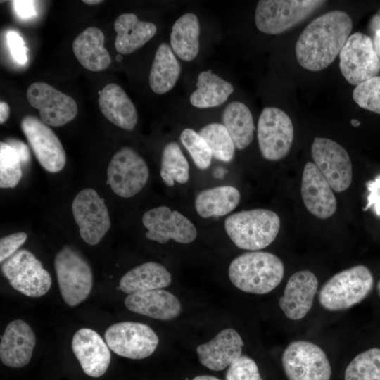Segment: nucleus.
I'll return each mask as SVG.
<instances>
[{"mask_svg": "<svg viewBox=\"0 0 380 380\" xmlns=\"http://www.w3.org/2000/svg\"><path fill=\"white\" fill-rule=\"evenodd\" d=\"M20 128L41 166L49 172H60L65 165L66 155L53 130L33 115L25 116Z\"/></svg>", "mask_w": 380, "mask_h": 380, "instance_id": "nucleus-15", "label": "nucleus"}, {"mask_svg": "<svg viewBox=\"0 0 380 380\" xmlns=\"http://www.w3.org/2000/svg\"><path fill=\"white\" fill-rule=\"evenodd\" d=\"M318 288L315 274L308 270L293 274L289 279L279 305L292 320L303 319L311 309Z\"/></svg>", "mask_w": 380, "mask_h": 380, "instance_id": "nucleus-20", "label": "nucleus"}, {"mask_svg": "<svg viewBox=\"0 0 380 380\" xmlns=\"http://www.w3.org/2000/svg\"><path fill=\"white\" fill-rule=\"evenodd\" d=\"M103 32L96 27H89L78 34L72 42V50L79 63L86 69L99 72L106 69L111 61L104 47Z\"/></svg>", "mask_w": 380, "mask_h": 380, "instance_id": "nucleus-26", "label": "nucleus"}, {"mask_svg": "<svg viewBox=\"0 0 380 380\" xmlns=\"http://www.w3.org/2000/svg\"><path fill=\"white\" fill-rule=\"evenodd\" d=\"M8 45L15 60L20 64L27 61V49L22 37L14 31H10L7 35Z\"/></svg>", "mask_w": 380, "mask_h": 380, "instance_id": "nucleus-42", "label": "nucleus"}, {"mask_svg": "<svg viewBox=\"0 0 380 380\" xmlns=\"http://www.w3.org/2000/svg\"><path fill=\"white\" fill-rule=\"evenodd\" d=\"M171 281L170 273L163 265L147 262L125 273L119 286L123 292L132 294L167 287Z\"/></svg>", "mask_w": 380, "mask_h": 380, "instance_id": "nucleus-27", "label": "nucleus"}, {"mask_svg": "<svg viewBox=\"0 0 380 380\" xmlns=\"http://www.w3.org/2000/svg\"><path fill=\"white\" fill-rule=\"evenodd\" d=\"M222 120L237 149H244L251 143L255 126L251 112L244 103H229L222 113Z\"/></svg>", "mask_w": 380, "mask_h": 380, "instance_id": "nucleus-32", "label": "nucleus"}, {"mask_svg": "<svg viewBox=\"0 0 380 380\" xmlns=\"http://www.w3.org/2000/svg\"><path fill=\"white\" fill-rule=\"evenodd\" d=\"M107 177L115 194L130 198L144 188L149 177V170L144 158L136 151L123 147L112 157Z\"/></svg>", "mask_w": 380, "mask_h": 380, "instance_id": "nucleus-12", "label": "nucleus"}, {"mask_svg": "<svg viewBox=\"0 0 380 380\" xmlns=\"http://www.w3.org/2000/svg\"><path fill=\"white\" fill-rule=\"evenodd\" d=\"M10 108L4 101L0 103V123H4L9 117Z\"/></svg>", "mask_w": 380, "mask_h": 380, "instance_id": "nucleus-45", "label": "nucleus"}, {"mask_svg": "<svg viewBox=\"0 0 380 380\" xmlns=\"http://www.w3.org/2000/svg\"><path fill=\"white\" fill-rule=\"evenodd\" d=\"M365 185L368 195L367 203L363 210L371 209L376 216L380 217V174L377 175L374 179L367 181Z\"/></svg>", "mask_w": 380, "mask_h": 380, "instance_id": "nucleus-41", "label": "nucleus"}, {"mask_svg": "<svg viewBox=\"0 0 380 380\" xmlns=\"http://www.w3.org/2000/svg\"><path fill=\"white\" fill-rule=\"evenodd\" d=\"M200 24L197 16L188 13L174 23L170 33V44L179 58L191 61L199 52Z\"/></svg>", "mask_w": 380, "mask_h": 380, "instance_id": "nucleus-30", "label": "nucleus"}, {"mask_svg": "<svg viewBox=\"0 0 380 380\" xmlns=\"http://www.w3.org/2000/svg\"><path fill=\"white\" fill-rule=\"evenodd\" d=\"M192 380H220L215 376L210 375H201L194 377Z\"/></svg>", "mask_w": 380, "mask_h": 380, "instance_id": "nucleus-46", "label": "nucleus"}, {"mask_svg": "<svg viewBox=\"0 0 380 380\" xmlns=\"http://www.w3.org/2000/svg\"><path fill=\"white\" fill-rule=\"evenodd\" d=\"M339 68L345 79L353 85L377 76L380 59L371 38L361 32L350 35L339 53Z\"/></svg>", "mask_w": 380, "mask_h": 380, "instance_id": "nucleus-9", "label": "nucleus"}, {"mask_svg": "<svg viewBox=\"0 0 380 380\" xmlns=\"http://www.w3.org/2000/svg\"><path fill=\"white\" fill-rule=\"evenodd\" d=\"M377 291H378L379 296L380 297V279L377 284Z\"/></svg>", "mask_w": 380, "mask_h": 380, "instance_id": "nucleus-49", "label": "nucleus"}, {"mask_svg": "<svg viewBox=\"0 0 380 380\" xmlns=\"http://www.w3.org/2000/svg\"><path fill=\"white\" fill-rule=\"evenodd\" d=\"M27 234L19 232L4 236L0 239V262H3L15 252L25 242Z\"/></svg>", "mask_w": 380, "mask_h": 380, "instance_id": "nucleus-40", "label": "nucleus"}, {"mask_svg": "<svg viewBox=\"0 0 380 380\" xmlns=\"http://www.w3.org/2000/svg\"><path fill=\"white\" fill-rule=\"evenodd\" d=\"M241 199L237 189L220 186L203 190L195 199V208L203 218L224 216L234 210Z\"/></svg>", "mask_w": 380, "mask_h": 380, "instance_id": "nucleus-29", "label": "nucleus"}, {"mask_svg": "<svg viewBox=\"0 0 380 380\" xmlns=\"http://www.w3.org/2000/svg\"><path fill=\"white\" fill-rule=\"evenodd\" d=\"M142 222L148 230L146 236L162 244L170 239L179 243H190L197 236L196 227L187 217L167 206H158L146 211Z\"/></svg>", "mask_w": 380, "mask_h": 380, "instance_id": "nucleus-17", "label": "nucleus"}, {"mask_svg": "<svg viewBox=\"0 0 380 380\" xmlns=\"http://www.w3.org/2000/svg\"><path fill=\"white\" fill-rule=\"evenodd\" d=\"M125 305L132 312L160 320L173 319L182 310L178 298L162 289L129 294Z\"/></svg>", "mask_w": 380, "mask_h": 380, "instance_id": "nucleus-23", "label": "nucleus"}, {"mask_svg": "<svg viewBox=\"0 0 380 380\" xmlns=\"http://www.w3.org/2000/svg\"><path fill=\"white\" fill-rule=\"evenodd\" d=\"M5 142L15 150L20 160L22 165H25L30 163V150L28 146L23 141L16 138H8Z\"/></svg>", "mask_w": 380, "mask_h": 380, "instance_id": "nucleus-43", "label": "nucleus"}, {"mask_svg": "<svg viewBox=\"0 0 380 380\" xmlns=\"http://www.w3.org/2000/svg\"><path fill=\"white\" fill-rule=\"evenodd\" d=\"M226 380H262L255 362L246 355H241L228 368Z\"/></svg>", "mask_w": 380, "mask_h": 380, "instance_id": "nucleus-39", "label": "nucleus"}, {"mask_svg": "<svg viewBox=\"0 0 380 380\" xmlns=\"http://www.w3.org/2000/svg\"><path fill=\"white\" fill-rule=\"evenodd\" d=\"M352 27L351 18L341 10L316 18L306 26L297 40L298 62L310 71L324 69L339 55Z\"/></svg>", "mask_w": 380, "mask_h": 380, "instance_id": "nucleus-1", "label": "nucleus"}, {"mask_svg": "<svg viewBox=\"0 0 380 380\" xmlns=\"http://www.w3.org/2000/svg\"><path fill=\"white\" fill-rule=\"evenodd\" d=\"M243 341L233 329L220 331L210 341L199 345L196 350L200 362L214 371L229 367L241 356Z\"/></svg>", "mask_w": 380, "mask_h": 380, "instance_id": "nucleus-22", "label": "nucleus"}, {"mask_svg": "<svg viewBox=\"0 0 380 380\" xmlns=\"http://www.w3.org/2000/svg\"><path fill=\"white\" fill-rule=\"evenodd\" d=\"M196 87L191 94L189 101L192 106L199 108L220 106L234 91V87L229 82L210 70L199 73Z\"/></svg>", "mask_w": 380, "mask_h": 380, "instance_id": "nucleus-31", "label": "nucleus"}, {"mask_svg": "<svg viewBox=\"0 0 380 380\" xmlns=\"http://www.w3.org/2000/svg\"><path fill=\"white\" fill-rule=\"evenodd\" d=\"M98 103L102 114L110 122L126 130L134 129L137 112L121 87L115 83L106 84L99 93Z\"/></svg>", "mask_w": 380, "mask_h": 380, "instance_id": "nucleus-24", "label": "nucleus"}, {"mask_svg": "<svg viewBox=\"0 0 380 380\" xmlns=\"http://www.w3.org/2000/svg\"><path fill=\"white\" fill-rule=\"evenodd\" d=\"M300 191L305 206L314 216L327 219L335 213L337 203L333 189L312 162L304 167Z\"/></svg>", "mask_w": 380, "mask_h": 380, "instance_id": "nucleus-19", "label": "nucleus"}, {"mask_svg": "<svg viewBox=\"0 0 380 380\" xmlns=\"http://www.w3.org/2000/svg\"><path fill=\"white\" fill-rule=\"evenodd\" d=\"M315 165L336 192L346 191L353 179V167L346 150L336 141L315 137L311 147Z\"/></svg>", "mask_w": 380, "mask_h": 380, "instance_id": "nucleus-14", "label": "nucleus"}, {"mask_svg": "<svg viewBox=\"0 0 380 380\" xmlns=\"http://www.w3.org/2000/svg\"><path fill=\"white\" fill-rule=\"evenodd\" d=\"M117 58H118L117 60H118V61H120V59H122V57H121V56H120V55H118V56H117Z\"/></svg>", "mask_w": 380, "mask_h": 380, "instance_id": "nucleus-50", "label": "nucleus"}, {"mask_svg": "<svg viewBox=\"0 0 380 380\" xmlns=\"http://www.w3.org/2000/svg\"><path fill=\"white\" fill-rule=\"evenodd\" d=\"M257 137L264 158L279 160L284 158L289 152L293 140L291 118L278 108H265L258 119Z\"/></svg>", "mask_w": 380, "mask_h": 380, "instance_id": "nucleus-11", "label": "nucleus"}, {"mask_svg": "<svg viewBox=\"0 0 380 380\" xmlns=\"http://www.w3.org/2000/svg\"><path fill=\"white\" fill-rule=\"evenodd\" d=\"M82 2L87 4V5H91L92 6V5H96V4L103 3V1H100V0H83Z\"/></svg>", "mask_w": 380, "mask_h": 380, "instance_id": "nucleus-47", "label": "nucleus"}, {"mask_svg": "<svg viewBox=\"0 0 380 380\" xmlns=\"http://www.w3.org/2000/svg\"><path fill=\"white\" fill-rule=\"evenodd\" d=\"M282 366L289 380H329L330 362L324 351L307 341H295L285 348Z\"/></svg>", "mask_w": 380, "mask_h": 380, "instance_id": "nucleus-8", "label": "nucleus"}, {"mask_svg": "<svg viewBox=\"0 0 380 380\" xmlns=\"http://www.w3.org/2000/svg\"><path fill=\"white\" fill-rule=\"evenodd\" d=\"M353 98L361 108L380 114V76L356 86Z\"/></svg>", "mask_w": 380, "mask_h": 380, "instance_id": "nucleus-38", "label": "nucleus"}, {"mask_svg": "<svg viewBox=\"0 0 380 380\" xmlns=\"http://www.w3.org/2000/svg\"><path fill=\"white\" fill-rule=\"evenodd\" d=\"M224 228L238 248L258 251L274 241L280 229V219L275 212L267 209L243 210L227 217Z\"/></svg>", "mask_w": 380, "mask_h": 380, "instance_id": "nucleus-3", "label": "nucleus"}, {"mask_svg": "<svg viewBox=\"0 0 380 380\" xmlns=\"http://www.w3.org/2000/svg\"><path fill=\"white\" fill-rule=\"evenodd\" d=\"M324 3L319 0H261L255 9V25L263 33L278 34L303 21Z\"/></svg>", "mask_w": 380, "mask_h": 380, "instance_id": "nucleus-6", "label": "nucleus"}, {"mask_svg": "<svg viewBox=\"0 0 380 380\" xmlns=\"http://www.w3.org/2000/svg\"><path fill=\"white\" fill-rule=\"evenodd\" d=\"M231 282L239 289L251 293L264 294L281 281L284 266L273 253L250 251L235 258L229 267Z\"/></svg>", "mask_w": 380, "mask_h": 380, "instance_id": "nucleus-2", "label": "nucleus"}, {"mask_svg": "<svg viewBox=\"0 0 380 380\" xmlns=\"http://www.w3.org/2000/svg\"><path fill=\"white\" fill-rule=\"evenodd\" d=\"M180 140L199 169L205 170L210 167L213 156L206 141L199 133L186 128L181 133Z\"/></svg>", "mask_w": 380, "mask_h": 380, "instance_id": "nucleus-37", "label": "nucleus"}, {"mask_svg": "<svg viewBox=\"0 0 380 380\" xmlns=\"http://www.w3.org/2000/svg\"><path fill=\"white\" fill-rule=\"evenodd\" d=\"M71 346L83 372L91 377H100L108 368L111 355L102 337L94 330L82 328L73 335Z\"/></svg>", "mask_w": 380, "mask_h": 380, "instance_id": "nucleus-18", "label": "nucleus"}, {"mask_svg": "<svg viewBox=\"0 0 380 380\" xmlns=\"http://www.w3.org/2000/svg\"><path fill=\"white\" fill-rule=\"evenodd\" d=\"M344 380H380V348L358 354L348 365Z\"/></svg>", "mask_w": 380, "mask_h": 380, "instance_id": "nucleus-35", "label": "nucleus"}, {"mask_svg": "<svg viewBox=\"0 0 380 380\" xmlns=\"http://www.w3.org/2000/svg\"><path fill=\"white\" fill-rule=\"evenodd\" d=\"M35 344L36 336L31 327L22 319L13 320L1 336V361L9 367H23L30 361Z\"/></svg>", "mask_w": 380, "mask_h": 380, "instance_id": "nucleus-21", "label": "nucleus"}, {"mask_svg": "<svg viewBox=\"0 0 380 380\" xmlns=\"http://www.w3.org/2000/svg\"><path fill=\"white\" fill-rule=\"evenodd\" d=\"M72 212L81 238L89 245L99 243L110 227L108 208L93 189H84L76 195Z\"/></svg>", "mask_w": 380, "mask_h": 380, "instance_id": "nucleus-13", "label": "nucleus"}, {"mask_svg": "<svg viewBox=\"0 0 380 380\" xmlns=\"http://www.w3.org/2000/svg\"><path fill=\"white\" fill-rule=\"evenodd\" d=\"M199 134L206 141L212 156L216 159L229 162L234 157L235 146L226 127L220 123H210L203 127Z\"/></svg>", "mask_w": 380, "mask_h": 380, "instance_id": "nucleus-34", "label": "nucleus"}, {"mask_svg": "<svg viewBox=\"0 0 380 380\" xmlns=\"http://www.w3.org/2000/svg\"><path fill=\"white\" fill-rule=\"evenodd\" d=\"M13 3L15 12L21 18H30L36 13L32 1H14Z\"/></svg>", "mask_w": 380, "mask_h": 380, "instance_id": "nucleus-44", "label": "nucleus"}, {"mask_svg": "<svg viewBox=\"0 0 380 380\" xmlns=\"http://www.w3.org/2000/svg\"><path fill=\"white\" fill-rule=\"evenodd\" d=\"M160 176L164 183L169 186L175 182L185 184L189 178L188 161L176 142L167 144L162 153Z\"/></svg>", "mask_w": 380, "mask_h": 380, "instance_id": "nucleus-33", "label": "nucleus"}, {"mask_svg": "<svg viewBox=\"0 0 380 380\" xmlns=\"http://www.w3.org/2000/svg\"><path fill=\"white\" fill-rule=\"evenodd\" d=\"M1 271L13 289L29 297L42 296L51 286L50 274L27 249L18 250L3 262Z\"/></svg>", "mask_w": 380, "mask_h": 380, "instance_id": "nucleus-7", "label": "nucleus"}, {"mask_svg": "<svg viewBox=\"0 0 380 380\" xmlns=\"http://www.w3.org/2000/svg\"><path fill=\"white\" fill-rule=\"evenodd\" d=\"M350 123L354 127H358L361 124L360 122L356 119H352Z\"/></svg>", "mask_w": 380, "mask_h": 380, "instance_id": "nucleus-48", "label": "nucleus"}, {"mask_svg": "<svg viewBox=\"0 0 380 380\" xmlns=\"http://www.w3.org/2000/svg\"><path fill=\"white\" fill-rule=\"evenodd\" d=\"M117 34L115 48L121 54H129L143 46L156 33L155 24L141 21L134 13H123L114 23Z\"/></svg>", "mask_w": 380, "mask_h": 380, "instance_id": "nucleus-25", "label": "nucleus"}, {"mask_svg": "<svg viewBox=\"0 0 380 380\" xmlns=\"http://www.w3.org/2000/svg\"><path fill=\"white\" fill-rule=\"evenodd\" d=\"M379 15V18H380V11H379V15Z\"/></svg>", "mask_w": 380, "mask_h": 380, "instance_id": "nucleus-51", "label": "nucleus"}, {"mask_svg": "<svg viewBox=\"0 0 380 380\" xmlns=\"http://www.w3.org/2000/svg\"><path fill=\"white\" fill-rule=\"evenodd\" d=\"M54 267L64 302L75 307L86 300L92 289L93 273L84 258L74 248L64 246L55 256Z\"/></svg>", "mask_w": 380, "mask_h": 380, "instance_id": "nucleus-5", "label": "nucleus"}, {"mask_svg": "<svg viewBox=\"0 0 380 380\" xmlns=\"http://www.w3.org/2000/svg\"><path fill=\"white\" fill-rule=\"evenodd\" d=\"M26 96L29 103L39 110L41 120L47 125L61 127L72 121L77 114L75 101L47 83L31 84Z\"/></svg>", "mask_w": 380, "mask_h": 380, "instance_id": "nucleus-16", "label": "nucleus"}, {"mask_svg": "<svg viewBox=\"0 0 380 380\" xmlns=\"http://www.w3.org/2000/svg\"><path fill=\"white\" fill-rule=\"evenodd\" d=\"M20 160L15 150L6 142L0 143V187L14 188L22 177Z\"/></svg>", "mask_w": 380, "mask_h": 380, "instance_id": "nucleus-36", "label": "nucleus"}, {"mask_svg": "<svg viewBox=\"0 0 380 380\" xmlns=\"http://www.w3.org/2000/svg\"><path fill=\"white\" fill-rule=\"evenodd\" d=\"M373 285L374 278L369 269L357 265L336 273L327 280L318 293V300L327 310H346L364 300Z\"/></svg>", "mask_w": 380, "mask_h": 380, "instance_id": "nucleus-4", "label": "nucleus"}, {"mask_svg": "<svg viewBox=\"0 0 380 380\" xmlns=\"http://www.w3.org/2000/svg\"><path fill=\"white\" fill-rule=\"evenodd\" d=\"M181 72V66L172 49L167 43L158 47L150 70L148 82L152 91L164 94L170 91L177 83Z\"/></svg>", "mask_w": 380, "mask_h": 380, "instance_id": "nucleus-28", "label": "nucleus"}, {"mask_svg": "<svg viewBox=\"0 0 380 380\" xmlns=\"http://www.w3.org/2000/svg\"><path fill=\"white\" fill-rule=\"evenodd\" d=\"M104 338L113 353L133 360L150 356L158 343V336L149 326L129 321L109 326Z\"/></svg>", "mask_w": 380, "mask_h": 380, "instance_id": "nucleus-10", "label": "nucleus"}]
</instances>
